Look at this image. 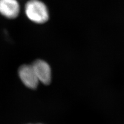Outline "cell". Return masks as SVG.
Returning <instances> with one entry per match:
<instances>
[{
	"label": "cell",
	"instance_id": "obj_2",
	"mask_svg": "<svg viewBox=\"0 0 124 124\" xmlns=\"http://www.w3.org/2000/svg\"><path fill=\"white\" fill-rule=\"evenodd\" d=\"M18 75L23 83L27 87L34 89L39 83L32 65H23L19 69Z\"/></svg>",
	"mask_w": 124,
	"mask_h": 124
},
{
	"label": "cell",
	"instance_id": "obj_4",
	"mask_svg": "<svg viewBox=\"0 0 124 124\" xmlns=\"http://www.w3.org/2000/svg\"><path fill=\"white\" fill-rule=\"evenodd\" d=\"M20 5L17 0H0V13L9 19L16 18L20 13Z\"/></svg>",
	"mask_w": 124,
	"mask_h": 124
},
{
	"label": "cell",
	"instance_id": "obj_1",
	"mask_svg": "<svg viewBox=\"0 0 124 124\" xmlns=\"http://www.w3.org/2000/svg\"><path fill=\"white\" fill-rule=\"evenodd\" d=\"M25 12L27 17L38 24L46 23L49 18L47 8L39 0H29L25 6Z\"/></svg>",
	"mask_w": 124,
	"mask_h": 124
},
{
	"label": "cell",
	"instance_id": "obj_3",
	"mask_svg": "<svg viewBox=\"0 0 124 124\" xmlns=\"http://www.w3.org/2000/svg\"><path fill=\"white\" fill-rule=\"evenodd\" d=\"M39 81L48 85L51 81V70L49 64L43 60H38L32 65Z\"/></svg>",
	"mask_w": 124,
	"mask_h": 124
}]
</instances>
